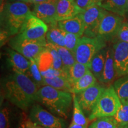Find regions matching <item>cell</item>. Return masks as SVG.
<instances>
[{
	"label": "cell",
	"instance_id": "cell-1",
	"mask_svg": "<svg viewBox=\"0 0 128 128\" xmlns=\"http://www.w3.org/2000/svg\"><path fill=\"white\" fill-rule=\"evenodd\" d=\"M38 88L29 76L16 70L3 81L6 97L21 109H26L37 101Z\"/></svg>",
	"mask_w": 128,
	"mask_h": 128
},
{
	"label": "cell",
	"instance_id": "cell-2",
	"mask_svg": "<svg viewBox=\"0 0 128 128\" xmlns=\"http://www.w3.org/2000/svg\"><path fill=\"white\" fill-rule=\"evenodd\" d=\"M71 93L49 86H43L38 89L37 102L46 107L53 114L66 119L73 99Z\"/></svg>",
	"mask_w": 128,
	"mask_h": 128
},
{
	"label": "cell",
	"instance_id": "cell-3",
	"mask_svg": "<svg viewBox=\"0 0 128 128\" xmlns=\"http://www.w3.org/2000/svg\"><path fill=\"white\" fill-rule=\"evenodd\" d=\"M32 12L22 2H7L1 11V30L6 31L9 36L18 34L25 20Z\"/></svg>",
	"mask_w": 128,
	"mask_h": 128
},
{
	"label": "cell",
	"instance_id": "cell-4",
	"mask_svg": "<svg viewBox=\"0 0 128 128\" xmlns=\"http://www.w3.org/2000/svg\"><path fill=\"white\" fill-rule=\"evenodd\" d=\"M120 104V100L114 87L110 86L106 88L88 116L89 120L103 117H113L119 110Z\"/></svg>",
	"mask_w": 128,
	"mask_h": 128
},
{
	"label": "cell",
	"instance_id": "cell-5",
	"mask_svg": "<svg viewBox=\"0 0 128 128\" xmlns=\"http://www.w3.org/2000/svg\"><path fill=\"white\" fill-rule=\"evenodd\" d=\"M106 42L98 35L94 38L81 37L74 52L76 61L87 65L90 68L92 59L97 52L106 47Z\"/></svg>",
	"mask_w": 128,
	"mask_h": 128
},
{
	"label": "cell",
	"instance_id": "cell-6",
	"mask_svg": "<svg viewBox=\"0 0 128 128\" xmlns=\"http://www.w3.org/2000/svg\"><path fill=\"white\" fill-rule=\"evenodd\" d=\"M48 29L47 24L32 12L25 20L18 34L24 39L39 41L47 44L46 34Z\"/></svg>",
	"mask_w": 128,
	"mask_h": 128
},
{
	"label": "cell",
	"instance_id": "cell-7",
	"mask_svg": "<svg viewBox=\"0 0 128 128\" xmlns=\"http://www.w3.org/2000/svg\"><path fill=\"white\" fill-rule=\"evenodd\" d=\"M46 44L40 42L28 40L17 34L9 41V45L12 49L23 55L28 60H37Z\"/></svg>",
	"mask_w": 128,
	"mask_h": 128
},
{
	"label": "cell",
	"instance_id": "cell-8",
	"mask_svg": "<svg viewBox=\"0 0 128 128\" xmlns=\"http://www.w3.org/2000/svg\"><path fill=\"white\" fill-rule=\"evenodd\" d=\"M107 10L100 6L96 5L81 12L84 24V35L90 38L98 36L99 27Z\"/></svg>",
	"mask_w": 128,
	"mask_h": 128
},
{
	"label": "cell",
	"instance_id": "cell-9",
	"mask_svg": "<svg viewBox=\"0 0 128 128\" xmlns=\"http://www.w3.org/2000/svg\"><path fill=\"white\" fill-rule=\"evenodd\" d=\"M30 119L44 128H66V124L59 118L44 109L40 105L34 104L30 112Z\"/></svg>",
	"mask_w": 128,
	"mask_h": 128
},
{
	"label": "cell",
	"instance_id": "cell-10",
	"mask_svg": "<svg viewBox=\"0 0 128 128\" xmlns=\"http://www.w3.org/2000/svg\"><path fill=\"white\" fill-rule=\"evenodd\" d=\"M123 17L107 11L101 22L98 30V36L106 42L116 38L122 24L124 23Z\"/></svg>",
	"mask_w": 128,
	"mask_h": 128
},
{
	"label": "cell",
	"instance_id": "cell-11",
	"mask_svg": "<svg viewBox=\"0 0 128 128\" xmlns=\"http://www.w3.org/2000/svg\"><path fill=\"white\" fill-rule=\"evenodd\" d=\"M106 88L96 82L95 84L76 94L80 106L86 115L92 113Z\"/></svg>",
	"mask_w": 128,
	"mask_h": 128
},
{
	"label": "cell",
	"instance_id": "cell-12",
	"mask_svg": "<svg viewBox=\"0 0 128 128\" xmlns=\"http://www.w3.org/2000/svg\"><path fill=\"white\" fill-rule=\"evenodd\" d=\"M116 77L128 75V43L116 41L113 46Z\"/></svg>",
	"mask_w": 128,
	"mask_h": 128
},
{
	"label": "cell",
	"instance_id": "cell-13",
	"mask_svg": "<svg viewBox=\"0 0 128 128\" xmlns=\"http://www.w3.org/2000/svg\"><path fill=\"white\" fill-rule=\"evenodd\" d=\"M58 0H45L35 4L32 12L48 26L57 23L56 20Z\"/></svg>",
	"mask_w": 128,
	"mask_h": 128
},
{
	"label": "cell",
	"instance_id": "cell-14",
	"mask_svg": "<svg viewBox=\"0 0 128 128\" xmlns=\"http://www.w3.org/2000/svg\"><path fill=\"white\" fill-rule=\"evenodd\" d=\"M82 12L75 0H58L56 20L59 22L72 18Z\"/></svg>",
	"mask_w": 128,
	"mask_h": 128
},
{
	"label": "cell",
	"instance_id": "cell-15",
	"mask_svg": "<svg viewBox=\"0 0 128 128\" xmlns=\"http://www.w3.org/2000/svg\"><path fill=\"white\" fill-rule=\"evenodd\" d=\"M8 63L12 68V71L16 70L29 76L30 60L23 55L14 49L7 50Z\"/></svg>",
	"mask_w": 128,
	"mask_h": 128
},
{
	"label": "cell",
	"instance_id": "cell-16",
	"mask_svg": "<svg viewBox=\"0 0 128 128\" xmlns=\"http://www.w3.org/2000/svg\"><path fill=\"white\" fill-rule=\"evenodd\" d=\"M59 27L67 33L76 34L82 37L84 32V24L80 13L72 18L58 22Z\"/></svg>",
	"mask_w": 128,
	"mask_h": 128
},
{
	"label": "cell",
	"instance_id": "cell-17",
	"mask_svg": "<svg viewBox=\"0 0 128 128\" xmlns=\"http://www.w3.org/2000/svg\"><path fill=\"white\" fill-rule=\"evenodd\" d=\"M116 78L114 64V50L113 47L107 48L104 66L100 82L108 84L113 82Z\"/></svg>",
	"mask_w": 128,
	"mask_h": 128
},
{
	"label": "cell",
	"instance_id": "cell-18",
	"mask_svg": "<svg viewBox=\"0 0 128 128\" xmlns=\"http://www.w3.org/2000/svg\"><path fill=\"white\" fill-rule=\"evenodd\" d=\"M48 31L46 34V40L48 44H50L55 46H65V32L59 27L56 23L48 26Z\"/></svg>",
	"mask_w": 128,
	"mask_h": 128
},
{
	"label": "cell",
	"instance_id": "cell-19",
	"mask_svg": "<svg viewBox=\"0 0 128 128\" xmlns=\"http://www.w3.org/2000/svg\"><path fill=\"white\" fill-rule=\"evenodd\" d=\"M101 7L108 12L124 17L128 13V0H103Z\"/></svg>",
	"mask_w": 128,
	"mask_h": 128
},
{
	"label": "cell",
	"instance_id": "cell-20",
	"mask_svg": "<svg viewBox=\"0 0 128 128\" xmlns=\"http://www.w3.org/2000/svg\"><path fill=\"white\" fill-rule=\"evenodd\" d=\"M106 47L102 49L96 54L91 61L90 67V71L99 81H100L103 72L106 56Z\"/></svg>",
	"mask_w": 128,
	"mask_h": 128
},
{
	"label": "cell",
	"instance_id": "cell-21",
	"mask_svg": "<svg viewBox=\"0 0 128 128\" xmlns=\"http://www.w3.org/2000/svg\"><path fill=\"white\" fill-rule=\"evenodd\" d=\"M43 86H49L56 89L71 92L73 86L67 76H60L43 79Z\"/></svg>",
	"mask_w": 128,
	"mask_h": 128
},
{
	"label": "cell",
	"instance_id": "cell-22",
	"mask_svg": "<svg viewBox=\"0 0 128 128\" xmlns=\"http://www.w3.org/2000/svg\"><path fill=\"white\" fill-rule=\"evenodd\" d=\"M97 82V78L90 70L74 84L71 93L77 94L92 87Z\"/></svg>",
	"mask_w": 128,
	"mask_h": 128
},
{
	"label": "cell",
	"instance_id": "cell-23",
	"mask_svg": "<svg viewBox=\"0 0 128 128\" xmlns=\"http://www.w3.org/2000/svg\"><path fill=\"white\" fill-rule=\"evenodd\" d=\"M90 70L87 65L76 61V63L68 70L67 76L70 82H71L72 86H74V84L80 78L84 76Z\"/></svg>",
	"mask_w": 128,
	"mask_h": 128
},
{
	"label": "cell",
	"instance_id": "cell-24",
	"mask_svg": "<svg viewBox=\"0 0 128 128\" xmlns=\"http://www.w3.org/2000/svg\"><path fill=\"white\" fill-rule=\"evenodd\" d=\"M55 46V45H54ZM60 54L63 65V70L67 74L70 68L76 62L74 55L65 47L55 46Z\"/></svg>",
	"mask_w": 128,
	"mask_h": 128
},
{
	"label": "cell",
	"instance_id": "cell-25",
	"mask_svg": "<svg viewBox=\"0 0 128 128\" xmlns=\"http://www.w3.org/2000/svg\"><path fill=\"white\" fill-rule=\"evenodd\" d=\"M73 104L74 112L72 122L80 125H88L89 119L85 116L82 108L80 106L76 97V94H73Z\"/></svg>",
	"mask_w": 128,
	"mask_h": 128
},
{
	"label": "cell",
	"instance_id": "cell-26",
	"mask_svg": "<svg viewBox=\"0 0 128 128\" xmlns=\"http://www.w3.org/2000/svg\"><path fill=\"white\" fill-rule=\"evenodd\" d=\"M113 87L120 100L128 102V75L117 80Z\"/></svg>",
	"mask_w": 128,
	"mask_h": 128
},
{
	"label": "cell",
	"instance_id": "cell-27",
	"mask_svg": "<svg viewBox=\"0 0 128 128\" xmlns=\"http://www.w3.org/2000/svg\"><path fill=\"white\" fill-rule=\"evenodd\" d=\"M36 61L38 64L40 72L46 71L49 68H54L53 67L54 60H53L52 55L50 51L46 47L40 54L39 57L36 60Z\"/></svg>",
	"mask_w": 128,
	"mask_h": 128
},
{
	"label": "cell",
	"instance_id": "cell-28",
	"mask_svg": "<svg viewBox=\"0 0 128 128\" xmlns=\"http://www.w3.org/2000/svg\"><path fill=\"white\" fill-rule=\"evenodd\" d=\"M121 104L114 118L119 126H128V102L121 101Z\"/></svg>",
	"mask_w": 128,
	"mask_h": 128
},
{
	"label": "cell",
	"instance_id": "cell-29",
	"mask_svg": "<svg viewBox=\"0 0 128 128\" xmlns=\"http://www.w3.org/2000/svg\"><path fill=\"white\" fill-rule=\"evenodd\" d=\"M119 125L114 117H103L94 121L88 128H118Z\"/></svg>",
	"mask_w": 128,
	"mask_h": 128
},
{
	"label": "cell",
	"instance_id": "cell-30",
	"mask_svg": "<svg viewBox=\"0 0 128 128\" xmlns=\"http://www.w3.org/2000/svg\"><path fill=\"white\" fill-rule=\"evenodd\" d=\"M30 75L29 77L34 81L38 87L43 86L42 75L40 71L38 64L34 59H30Z\"/></svg>",
	"mask_w": 128,
	"mask_h": 128
},
{
	"label": "cell",
	"instance_id": "cell-31",
	"mask_svg": "<svg viewBox=\"0 0 128 128\" xmlns=\"http://www.w3.org/2000/svg\"><path fill=\"white\" fill-rule=\"evenodd\" d=\"M81 37L76 34L71 33H65V47L70 50L74 55L76 46Z\"/></svg>",
	"mask_w": 128,
	"mask_h": 128
},
{
	"label": "cell",
	"instance_id": "cell-32",
	"mask_svg": "<svg viewBox=\"0 0 128 128\" xmlns=\"http://www.w3.org/2000/svg\"><path fill=\"white\" fill-rule=\"evenodd\" d=\"M46 48L50 51V52L52 55L53 60H54V62H53V67H54V68L56 69V70H63V65H62L61 58H60V54L58 52L55 46L52 44L47 43Z\"/></svg>",
	"mask_w": 128,
	"mask_h": 128
},
{
	"label": "cell",
	"instance_id": "cell-33",
	"mask_svg": "<svg viewBox=\"0 0 128 128\" xmlns=\"http://www.w3.org/2000/svg\"><path fill=\"white\" fill-rule=\"evenodd\" d=\"M41 74L42 75L43 77L47 78H55L56 77V76H64L68 77L67 74L64 70H56V69L54 68H49L48 70H46V71L41 72Z\"/></svg>",
	"mask_w": 128,
	"mask_h": 128
},
{
	"label": "cell",
	"instance_id": "cell-34",
	"mask_svg": "<svg viewBox=\"0 0 128 128\" xmlns=\"http://www.w3.org/2000/svg\"><path fill=\"white\" fill-rule=\"evenodd\" d=\"M78 7L82 11L92 6L98 5L101 6L103 0H75Z\"/></svg>",
	"mask_w": 128,
	"mask_h": 128
},
{
	"label": "cell",
	"instance_id": "cell-35",
	"mask_svg": "<svg viewBox=\"0 0 128 128\" xmlns=\"http://www.w3.org/2000/svg\"><path fill=\"white\" fill-rule=\"evenodd\" d=\"M117 41H122L128 43V24L127 23H123L116 37Z\"/></svg>",
	"mask_w": 128,
	"mask_h": 128
},
{
	"label": "cell",
	"instance_id": "cell-36",
	"mask_svg": "<svg viewBox=\"0 0 128 128\" xmlns=\"http://www.w3.org/2000/svg\"><path fill=\"white\" fill-rule=\"evenodd\" d=\"M0 128H9V111L6 107L0 113Z\"/></svg>",
	"mask_w": 128,
	"mask_h": 128
},
{
	"label": "cell",
	"instance_id": "cell-37",
	"mask_svg": "<svg viewBox=\"0 0 128 128\" xmlns=\"http://www.w3.org/2000/svg\"><path fill=\"white\" fill-rule=\"evenodd\" d=\"M26 128H44L43 126L40 125L31 119H28L25 122Z\"/></svg>",
	"mask_w": 128,
	"mask_h": 128
},
{
	"label": "cell",
	"instance_id": "cell-38",
	"mask_svg": "<svg viewBox=\"0 0 128 128\" xmlns=\"http://www.w3.org/2000/svg\"><path fill=\"white\" fill-rule=\"evenodd\" d=\"M1 46L4 45L7 42L8 38H9V35L6 31L3 30H1Z\"/></svg>",
	"mask_w": 128,
	"mask_h": 128
},
{
	"label": "cell",
	"instance_id": "cell-39",
	"mask_svg": "<svg viewBox=\"0 0 128 128\" xmlns=\"http://www.w3.org/2000/svg\"><path fill=\"white\" fill-rule=\"evenodd\" d=\"M68 128H87V125H80V124L71 122V124H70V125L69 126Z\"/></svg>",
	"mask_w": 128,
	"mask_h": 128
},
{
	"label": "cell",
	"instance_id": "cell-40",
	"mask_svg": "<svg viewBox=\"0 0 128 128\" xmlns=\"http://www.w3.org/2000/svg\"><path fill=\"white\" fill-rule=\"evenodd\" d=\"M7 2H6V0H0V8H1V10H0V12L1 11H2L3 8H4L5 5L6 4V3Z\"/></svg>",
	"mask_w": 128,
	"mask_h": 128
},
{
	"label": "cell",
	"instance_id": "cell-41",
	"mask_svg": "<svg viewBox=\"0 0 128 128\" xmlns=\"http://www.w3.org/2000/svg\"><path fill=\"white\" fill-rule=\"evenodd\" d=\"M45 1V0H28V3H32V4H38L43 1Z\"/></svg>",
	"mask_w": 128,
	"mask_h": 128
},
{
	"label": "cell",
	"instance_id": "cell-42",
	"mask_svg": "<svg viewBox=\"0 0 128 128\" xmlns=\"http://www.w3.org/2000/svg\"><path fill=\"white\" fill-rule=\"evenodd\" d=\"M7 2H22L28 3V0H8Z\"/></svg>",
	"mask_w": 128,
	"mask_h": 128
},
{
	"label": "cell",
	"instance_id": "cell-43",
	"mask_svg": "<svg viewBox=\"0 0 128 128\" xmlns=\"http://www.w3.org/2000/svg\"><path fill=\"white\" fill-rule=\"evenodd\" d=\"M20 128H26L25 124H21Z\"/></svg>",
	"mask_w": 128,
	"mask_h": 128
},
{
	"label": "cell",
	"instance_id": "cell-44",
	"mask_svg": "<svg viewBox=\"0 0 128 128\" xmlns=\"http://www.w3.org/2000/svg\"><path fill=\"white\" fill-rule=\"evenodd\" d=\"M118 128H128V126H119V127H118Z\"/></svg>",
	"mask_w": 128,
	"mask_h": 128
},
{
	"label": "cell",
	"instance_id": "cell-45",
	"mask_svg": "<svg viewBox=\"0 0 128 128\" xmlns=\"http://www.w3.org/2000/svg\"><path fill=\"white\" fill-rule=\"evenodd\" d=\"M127 23H128V22H127Z\"/></svg>",
	"mask_w": 128,
	"mask_h": 128
},
{
	"label": "cell",
	"instance_id": "cell-46",
	"mask_svg": "<svg viewBox=\"0 0 128 128\" xmlns=\"http://www.w3.org/2000/svg\"></svg>",
	"mask_w": 128,
	"mask_h": 128
}]
</instances>
